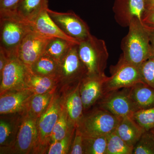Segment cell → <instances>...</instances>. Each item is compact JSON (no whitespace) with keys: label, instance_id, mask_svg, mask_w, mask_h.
Here are the masks:
<instances>
[{"label":"cell","instance_id":"obj_26","mask_svg":"<svg viewBox=\"0 0 154 154\" xmlns=\"http://www.w3.org/2000/svg\"><path fill=\"white\" fill-rule=\"evenodd\" d=\"M133 154H154V133L145 131L134 147Z\"/></svg>","mask_w":154,"mask_h":154},{"label":"cell","instance_id":"obj_7","mask_svg":"<svg viewBox=\"0 0 154 154\" xmlns=\"http://www.w3.org/2000/svg\"><path fill=\"white\" fill-rule=\"evenodd\" d=\"M98 107L119 118L131 116L137 109L129 94L128 88L107 92L98 102Z\"/></svg>","mask_w":154,"mask_h":154},{"label":"cell","instance_id":"obj_18","mask_svg":"<svg viewBox=\"0 0 154 154\" xmlns=\"http://www.w3.org/2000/svg\"><path fill=\"white\" fill-rule=\"evenodd\" d=\"M31 92L22 91L14 94L1 96L0 99L1 114L13 113L22 109L31 96Z\"/></svg>","mask_w":154,"mask_h":154},{"label":"cell","instance_id":"obj_3","mask_svg":"<svg viewBox=\"0 0 154 154\" xmlns=\"http://www.w3.org/2000/svg\"><path fill=\"white\" fill-rule=\"evenodd\" d=\"M78 51L82 62L85 67L87 75H105L109 53L104 40L92 34L80 41Z\"/></svg>","mask_w":154,"mask_h":154},{"label":"cell","instance_id":"obj_21","mask_svg":"<svg viewBox=\"0 0 154 154\" xmlns=\"http://www.w3.org/2000/svg\"><path fill=\"white\" fill-rule=\"evenodd\" d=\"M59 62L44 53L33 63L29 69L36 74L56 78Z\"/></svg>","mask_w":154,"mask_h":154},{"label":"cell","instance_id":"obj_11","mask_svg":"<svg viewBox=\"0 0 154 154\" xmlns=\"http://www.w3.org/2000/svg\"><path fill=\"white\" fill-rule=\"evenodd\" d=\"M146 8V0H115L113 8L114 19L122 27H128L134 19L142 22Z\"/></svg>","mask_w":154,"mask_h":154},{"label":"cell","instance_id":"obj_10","mask_svg":"<svg viewBox=\"0 0 154 154\" xmlns=\"http://www.w3.org/2000/svg\"><path fill=\"white\" fill-rule=\"evenodd\" d=\"M79 43H74L59 62L56 78L81 82L87 75L85 67L80 59L78 51Z\"/></svg>","mask_w":154,"mask_h":154},{"label":"cell","instance_id":"obj_34","mask_svg":"<svg viewBox=\"0 0 154 154\" xmlns=\"http://www.w3.org/2000/svg\"><path fill=\"white\" fill-rule=\"evenodd\" d=\"M142 22L144 26L154 28V6H147Z\"/></svg>","mask_w":154,"mask_h":154},{"label":"cell","instance_id":"obj_38","mask_svg":"<svg viewBox=\"0 0 154 154\" xmlns=\"http://www.w3.org/2000/svg\"><path fill=\"white\" fill-rule=\"evenodd\" d=\"M151 131H152L153 133H154V129L151 130Z\"/></svg>","mask_w":154,"mask_h":154},{"label":"cell","instance_id":"obj_12","mask_svg":"<svg viewBox=\"0 0 154 154\" xmlns=\"http://www.w3.org/2000/svg\"><path fill=\"white\" fill-rule=\"evenodd\" d=\"M107 76L87 75L80 83V93L84 110L98 103L105 94V83Z\"/></svg>","mask_w":154,"mask_h":154},{"label":"cell","instance_id":"obj_1","mask_svg":"<svg viewBox=\"0 0 154 154\" xmlns=\"http://www.w3.org/2000/svg\"><path fill=\"white\" fill-rule=\"evenodd\" d=\"M128 28L127 34L122 40V55L128 61L140 66L152 57L148 33L138 19L133 20Z\"/></svg>","mask_w":154,"mask_h":154},{"label":"cell","instance_id":"obj_17","mask_svg":"<svg viewBox=\"0 0 154 154\" xmlns=\"http://www.w3.org/2000/svg\"><path fill=\"white\" fill-rule=\"evenodd\" d=\"M129 94L137 110L154 107V89L143 82L129 88Z\"/></svg>","mask_w":154,"mask_h":154},{"label":"cell","instance_id":"obj_8","mask_svg":"<svg viewBox=\"0 0 154 154\" xmlns=\"http://www.w3.org/2000/svg\"><path fill=\"white\" fill-rule=\"evenodd\" d=\"M51 37L30 31L24 37L19 45L17 56L28 69L44 53L46 45Z\"/></svg>","mask_w":154,"mask_h":154},{"label":"cell","instance_id":"obj_32","mask_svg":"<svg viewBox=\"0 0 154 154\" xmlns=\"http://www.w3.org/2000/svg\"><path fill=\"white\" fill-rule=\"evenodd\" d=\"M70 154H82L84 152V136L78 128H76L75 134Z\"/></svg>","mask_w":154,"mask_h":154},{"label":"cell","instance_id":"obj_16","mask_svg":"<svg viewBox=\"0 0 154 154\" xmlns=\"http://www.w3.org/2000/svg\"><path fill=\"white\" fill-rule=\"evenodd\" d=\"M115 132L128 144L134 147L146 131L131 117L120 118Z\"/></svg>","mask_w":154,"mask_h":154},{"label":"cell","instance_id":"obj_6","mask_svg":"<svg viewBox=\"0 0 154 154\" xmlns=\"http://www.w3.org/2000/svg\"><path fill=\"white\" fill-rule=\"evenodd\" d=\"M53 21L67 36L80 42L91 35L90 28L82 19L72 11L66 13L47 9Z\"/></svg>","mask_w":154,"mask_h":154},{"label":"cell","instance_id":"obj_13","mask_svg":"<svg viewBox=\"0 0 154 154\" xmlns=\"http://www.w3.org/2000/svg\"><path fill=\"white\" fill-rule=\"evenodd\" d=\"M48 5L45 6L36 18L29 23L32 30L48 37H58L75 43H79L60 30L50 17L48 13Z\"/></svg>","mask_w":154,"mask_h":154},{"label":"cell","instance_id":"obj_27","mask_svg":"<svg viewBox=\"0 0 154 154\" xmlns=\"http://www.w3.org/2000/svg\"><path fill=\"white\" fill-rule=\"evenodd\" d=\"M131 117L146 131L154 129V107L137 110Z\"/></svg>","mask_w":154,"mask_h":154},{"label":"cell","instance_id":"obj_31","mask_svg":"<svg viewBox=\"0 0 154 154\" xmlns=\"http://www.w3.org/2000/svg\"><path fill=\"white\" fill-rule=\"evenodd\" d=\"M69 137H65L63 139L52 143L48 150L49 154H63L68 149Z\"/></svg>","mask_w":154,"mask_h":154},{"label":"cell","instance_id":"obj_9","mask_svg":"<svg viewBox=\"0 0 154 154\" xmlns=\"http://www.w3.org/2000/svg\"><path fill=\"white\" fill-rule=\"evenodd\" d=\"M28 71V68L17 56L10 57L1 73V93L26 85Z\"/></svg>","mask_w":154,"mask_h":154},{"label":"cell","instance_id":"obj_30","mask_svg":"<svg viewBox=\"0 0 154 154\" xmlns=\"http://www.w3.org/2000/svg\"><path fill=\"white\" fill-rule=\"evenodd\" d=\"M67 127L66 116L64 111L62 110L51 136L52 143L61 140L66 136Z\"/></svg>","mask_w":154,"mask_h":154},{"label":"cell","instance_id":"obj_23","mask_svg":"<svg viewBox=\"0 0 154 154\" xmlns=\"http://www.w3.org/2000/svg\"><path fill=\"white\" fill-rule=\"evenodd\" d=\"M75 42L58 37H51L46 45L44 53L59 62Z\"/></svg>","mask_w":154,"mask_h":154},{"label":"cell","instance_id":"obj_4","mask_svg":"<svg viewBox=\"0 0 154 154\" xmlns=\"http://www.w3.org/2000/svg\"><path fill=\"white\" fill-rule=\"evenodd\" d=\"M120 119L98 107L83 115L76 128L84 137L107 135L115 131Z\"/></svg>","mask_w":154,"mask_h":154},{"label":"cell","instance_id":"obj_28","mask_svg":"<svg viewBox=\"0 0 154 154\" xmlns=\"http://www.w3.org/2000/svg\"><path fill=\"white\" fill-rule=\"evenodd\" d=\"M51 97V94L50 92L35 95L30 103L32 112L36 115L43 113L49 105Z\"/></svg>","mask_w":154,"mask_h":154},{"label":"cell","instance_id":"obj_19","mask_svg":"<svg viewBox=\"0 0 154 154\" xmlns=\"http://www.w3.org/2000/svg\"><path fill=\"white\" fill-rule=\"evenodd\" d=\"M48 5V0H20L15 13L25 22L30 23Z\"/></svg>","mask_w":154,"mask_h":154},{"label":"cell","instance_id":"obj_24","mask_svg":"<svg viewBox=\"0 0 154 154\" xmlns=\"http://www.w3.org/2000/svg\"><path fill=\"white\" fill-rule=\"evenodd\" d=\"M134 147L124 141L115 131L107 135L106 154H133Z\"/></svg>","mask_w":154,"mask_h":154},{"label":"cell","instance_id":"obj_2","mask_svg":"<svg viewBox=\"0 0 154 154\" xmlns=\"http://www.w3.org/2000/svg\"><path fill=\"white\" fill-rule=\"evenodd\" d=\"M32 30L30 24L15 13L0 15V49L8 56H17L23 38Z\"/></svg>","mask_w":154,"mask_h":154},{"label":"cell","instance_id":"obj_14","mask_svg":"<svg viewBox=\"0 0 154 154\" xmlns=\"http://www.w3.org/2000/svg\"><path fill=\"white\" fill-rule=\"evenodd\" d=\"M60 108L57 100H51L47 109L42 113L37 125L38 137L42 144L51 137L53 129L58 119Z\"/></svg>","mask_w":154,"mask_h":154},{"label":"cell","instance_id":"obj_15","mask_svg":"<svg viewBox=\"0 0 154 154\" xmlns=\"http://www.w3.org/2000/svg\"><path fill=\"white\" fill-rule=\"evenodd\" d=\"M38 137L35 119L32 116H27L22 122L17 135L18 150L22 153L28 152L35 144Z\"/></svg>","mask_w":154,"mask_h":154},{"label":"cell","instance_id":"obj_33","mask_svg":"<svg viewBox=\"0 0 154 154\" xmlns=\"http://www.w3.org/2000/svg\"><path fill=\"white\" fill-rule=\"evenodd\" d=\"M20 0H0V15L15 13Z\"/></svg>","mask_w":154,"mask_h":154},{"label":"cell","instance_id":"obj_36","mask_svg":"<svg viewBox=\"0 0 154 154\" xmlns=\"http://www.w3.org/2000/svg\"><path fill=\"white\" fill-rule=\"evenodd\" d=\"M144 26L148 33L150 44L151 48L152 56L154 57V28Z\"/></svg>","mask_w":154,"mask_h":154},{"label":"cell","instance_id":"obj_35","mask_svg":"<svg viewBox=\"0 0 154 154\" xmlns=\"http://www.w3.org/2000/svg\"><path fill=\"white\" fill-rule=\"evenodd\" d=\"M11 132V128L8 123L1 120L0 122V144L5 142Z\"/></svg>","mask_w":154,"mask_h":154},{"label":"cell","instance_id":"obj_20","mask_svg":"<svg viewBox=\"0 0 154 154\" xmlns=\"http://www.w3.org/2000/svg\"><path fill=\"white\" fill-rule=\"evenodd\" d=\"M80 83L69 95L66 102L68 115L72 124L75 128L78 126L84 115V106L80 93Z\"/></svg>","mask_w":154,"mask_h":154},{"label":"cell","instance_id":"obj_22","mask_svg":"<svg viewBox=\"0 0 154 154\" xmlns=\"http://www.w3.org/2000/svg\"><path fill=\"white\" fill-rule=\"evenodd\" d=\"M54 77L36 74L28 69L27 83L36 95L47 93L53 85Z\"/></svg>","mask_w":154,"mask_h":154},{"label":"cell","instance_id":"obj_29","mask_svg":"<svg viewBox=\"0 0 154 154\" xmlns=\"http://www.w3.org/2000/svg\"><path fill=\"white\" fill-rule=\"evenodd\" d=\"M139 68L143 82L154 89V57L149 58Z\"/></svg>","mask_w":154,"mask_h":154},{"label":"cell","instance_id":"obj_37","mask_svg":"<svg viewBox=\"0 0 154 154\" xmlns=\"http://www.w3.org/2000/svg\"><path fill=\"white\" fill-rule=\"evenodd\" d=\"M147 7V6H154V0H146Z\"/></svg>","mask_w":154,"mask_h":154},{"label":"cell","instance_id":"obj_25","mask_svg":"<svg viewBox=\"0 0 154 154\" xmlns=\"http://www.w3.org/2000/svg\"><path fill=\"white\" fill-rule=\"evenodd\" d=\"M107 135L84 137V152L87 154H106Z\"/></svg>","mask_w":154,"mask_h":154},{"label":"cell","instance_id":"obj_5","mask_svg":"<svg viewBox=\"0 0 154 154\" xmlns=\"http://www.w3.org/2000/svg\"><path fill=\"white\" fill-rule=\"evenodd\" d=\"M110 76H107L105 83V94L143 82L139 66L128 61L122 54L117 63L110 66Z\"/></svg>","mask_w":154,"mask_h":154}]
</instances>
